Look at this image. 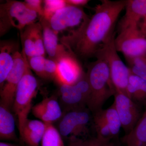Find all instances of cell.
Here are the masks:
<instances>
[{"label": "cell", "instance_id": "13", "mask_svg": "<svg viewBox=\"0 0 146 146\" xmlns=\"http://www.w3.org/2000/svg\"><path fill=\"white\" fill-rule=\"evenodd\" d=\"M39 22L42 25L43 30L45 50L50 59L57 63L63 58L74 55L60 43L58 36V33L52 29L48 21L41 18Z\"/></svg>", "mask_w": 146, "mask_h": 146}, {"label": "cell", "instance_id": "19", "mask_svg": "<svg viewBox=\"0 0 146 146\" xmlns=\"http://www.w3.org/2000/svg\"><path fill=\"white\" fill-rule=\"evenodd\" d=\"M122 142L127 146H146V108L133 129L123 137Z\"/></svg>", "mask_w": 146, "mask_h": 146}, {"label": "cell", "instance_id": "26", "mask_svg": "<svg viewBox=\"0 0 146 146\" xmlns=\"http://www.w3.org/2000/svg\"><path fill=\"white\" fill-rule=\"evenodd\" d=\"M33 31L36 56L45 57L46 52L44 45L43 30L42 25L39 21L33 24Z\"/></svg>", "mask_w": 146, "mask_h": 146}, {"label": "cell", "instance_id": "33", "mask_svg": "<svg viewBox=\"0 0 146 146\" xmlns=\"http://www.w3.org/2000/svg\"><path fill=\"white\" fill-rule=\"evenodd\" d=\"M0 146H16L13 144L9 143H5V142H1L0 143Z\"/></svg>", "mask_w": 146, "mask_h": 146}, {"label": "cell", "instance_id": "15", "mask_svg": "<svg viewBox=\"0 0 146 146\" xmlns=\"http://www.w3.org/2000/svg\"><path fill=\"white\" fill-rule=\"evenodd\" d=\"M124 16L120 21L119 29L139 25L146 17V0L126 1Z\"/></svg>", "mask_w": 146, "mask_h": 146}, {"label": "cell", "instance_id": "31", "mask_svg": "<svg viewBox=\"0 0 146 146\" xmlns=\"http://www.w3.org/2000/svg\"><path fill=\"white\" fill-rule=\"evenodd\" d=\"M66 4L69 5L80 7L86 5L89 1L88 0H65Z\"/></svg>", "mask_w": 146, "mask_h": 146}, {"label": "cell", "instance_id": "22", "mask_svg": "<svg viewBox=\"0 0 146 146\" xmlns=\"http://www.w3.org/2000/svg\"><path fill=\"white\" fill-rule=\"evenodd\" d=\"M21 39L23 46V50L27 58L36 56L35 43L33 31V24L29 25L21 30Z\"/></svg>", "mask_w": 146, "mask_h": 146}, {"label": "cell", "instance_id": "5", "mask_svg": "<svg viewBox=\"0 0 146 146\" xmlns=\"http://www.w3.org/2000/svg\"><path fill=\"white\" fill-rule=\"evenodd\" d=\"M94 128L93 115L88 108L65 112L60 119L58 131L62 137L86 139Z\"/></svg>", "mask_w": 146, "mask_h": 146}, {"label": "cell", "instance_id": "12", "mask_svg": "<svg viewBox=\"0 0 146 146\" xmlns=\"http://www.w3.org/2000/svg\"><path fill=\"white\" fill-rule=\"evenodd\" d=\"M74 55L63 58L57 62L54 79L59 85H73L84 74L82 68Z\"/></svg>", "mask_w": 146, "mask_h": 146}, {"label": "cell", "instance_id": "29", "mask_svg": "<svg viewBox=\"0 0 146 146\" xmlns=\"http://www.w3.org/2000/svg\"><path fill=\"white\" fill-rule=\"evenodd\" d=\"M57 68V63L52 59L46 58L45 60V71L47 79L55 78Z\"/></svg>", "mask_w": 146, "mask_h": 146}, {"label": "cell", "instance_id": "30", "mask_svg": "<svg viewBox=\"0 0 146 146\" xmlns=\"http://www.w3.org/2000/svg\"><path fill=\"white\" fill-rule=\"evenodd\" d=\"M29 8L34 11L40 18L44 16V7L42 6L43 1L41 0H26L24 1Z\"/></svg>", "mask_w": 146, "mask_h": 146}, {"label": "cell", "instance_id": "11", "mask_svg": "<svg viewBox=\"0 0 146 146\" xmlns=\"http://www.w3.org/2000/svg\"><path fill=\"white\" fill-rule=\"evenodd\" d=\"M114 104L126 134L131 132L141 118L137 104L125 94L116 92ZM125 134V135H126Z\"/></svg>", "mask_w": 146, "mask_h": 146}, {"label": "cell", "instance_id": "23", "mask_svg": "<svg viewBox=\"0 0 146 146\" xmlns=\"http://www.w3.org/2000/svg\"><path fill=\"white\" fill-rule=\"evenodd\" d=\"M41 146H65L59 131L52 124H46Z\"/></svg>", "mask_w": 146, "mask_h": 146}, {"label": "cell", "instance_id": "18", "mask_svg": "<svg viewBox=\"0 0 146 146\" xmlns=\"http://www.w3.org/2000/svg\"><path fill=\"white\" fill-rule=\"evenodd\" d=\"M0 139L2 141H17L15 121L10 109L0 104Z\"/></svg>", "mask_w": 146, "mask_h": 146}, {"label": "cell", "instance_id": "16", "mask_svg": "<svg viewBox=\"0 0 146 146\" xmlns=\"http://www.w3.org/2000/svg\"><path fill=\"white\" fill-rule=\"evenodd\" d=\"M17 45L11 41H1L0 44V84L2 87L14 64L13 55Z\"/></svg>", "mask_w": 146, "mask_h": 146}, {"label": "cell", "instance_id": "20", "mask_svg": "<svg viewBox=\"0 0 146 146\" xmlns=\"http://www.w3.org/2000/svg\"><path fill=\"white\" fill-rule=\"evenodd\" d=\"M126 94L136 103H146V81L131 73L129 80Z\"/></svg>", "mask_w": 146, "mask_h": 146}, {"label": "cell", "instance_id": "7", "mask_svg": "<svg viewBox=\"0 0 146 146\" xmlns=\"http://www.w3.org/2000/svg\"><path fill=\"white\" fill-rule=\"evenodd\" d=\"M119 31L115 46L127 60L146 55V36L139 25L119 29Z\"/></svg>", "mask_w": 146, "mask_h": 146}, {"label": "cell", "instance_id": "25", "mask_svg": "<svg viewBox=\"0 0 146 146\" xmlns=\"http://www.w3.org/2000/svg\"><path fill=\"white\" fill-rule=\"evenodd\" d=\"M127 60L131 73L146 81V55Z\"/></svg>", "mask_w": 146, "mask_h": 146}, {"label": "cell", "instance_id": "6", "mask_svg": "<svg viewBox=\"0 0 146 146\" xmlns=\"http://www.w3.org/2000/svg\"><path fill=\"white\" fill-rule=\"evenodd\" d=\"M38 82L33 74L28 62L25 72L16 90L13 108L18 121L19 133L28 120L29 113L32 109V102L36 94Z\"/></svg>", "mask_w": 146, "mask_h": 146}, {"label": "cell", "instance_id": "28", "mask_svg": "<svg viewBox=\"0 0 146 146\" xmlns=\"http://www.w3.org/2000/svg\"><path fill=\"white\" fill-rule=\"evenodd\" d=\"M45 59L44 56H36L27 58V60L30 68L37 76L42 78L47 79L45 71Z\"/></svg>", "mask_w": 146, "mask_h": 146}, {"label": "cell", "instance_id": "10", "mask_svg": "<svg viewBox=\"0 0 146 146\" xmlns=\"http://www.w3.org/2000/svg\"><path fill=\"white\" fill-rule=\"evenodd\" d=\"M89 19L81 7L67 4L56 11L49 21L56 33L68 29L75 31L79 29Z\"/></svg>", "mask_w": 146, "mask_h": 146}, {"label": "cell", "instance_id": "34", "mask_svg": "<svg viewBox=\"0 0 146 146\" xmlns=\"http://www.w3.org/2000/svg\"></svg>", "mask_w": 146, "mask_h": 146}, {"label": "cell", "instance_id": "17", "mask_svg": "<svg viewBox=\"0 0 146 146\" xmlns=\"http://www.w3.org/2000/svg\"><path fill=\"white\" fill-rule=\"evenodd\" d=\"M46 127L42 121L28 119L20 134L28 146H39Z\"/></svg>", "mask_w": 146, "mask_h": 146}, {"label": "cell", "instance_id": "24", "mask_svg": "<svg viewBox=\"0 0 146 146\" xmlns=\"http://www.w3.org/2000/svg\"><path fill=\"white\" fill-rule=\"evenodd\" d=\"M68 146H116L112 141H106L96 136L86 139L71 138L68 140Z\"/></svg>", "mask_w": 146, "mask_h": 146}, {"label": "cell", "instance_id": "21", "mask_svg": "<svg viewBox=\"0 0 146 146\" xmlns=\"http://www.w3.org/2000/svg\"><path fill=\"white\" fill-rule=\"evenodd\" d=\"M109 127L113 138H116L119 133L122 127L120 118L113 104L106 109H102L98 111Z\"/></svg>", "mask_w": 146, "mask_h": 146}, {"label": "cell", "instance_id": "4", "mask_svg": "<svg viewBox=\"0 0 146 146\" xmlns=\"http://www.w3.org/2000/svg\"><path fill=\"white\" fill-rule=\"evenodd\" d=\"M38 16L37 13L29 8L24 2L7 1L0 5L1 36L11 27L22 30L29 25L36 23Z\"/></svg>", "mask_w": 146, "mask_h": 146}, {"label": "cell", "instance_id": "14", "mask_svg": "<svg viewBox=\"0 0 146 146\" xmlns=\"http://www.w3.org/2000/svg\"><path fill=\"white\" fill-rule=\"evenodd\" d=\"M33 114L46 124H52L63 116L60 104L55 97L46 98L33 106Z\"/></svg>", "mask_w": 146, "mask_h": 146}, {"label": "cell", "instance_id": "1", "mask_svg": "<svg viewBox=\"0 0 146 146\" xmlns=\"http://www.w3.org/2000/svg\"><path fill=\"white\" fill-rule=\"evenodd\" d=\"M126 1L103 0L95 13L79 29L68 32L60 37V43L76 56L89 58L98 51L112 35L118 17L125 9Z\"/></svg>", "mask_w": 146, "mask_h": 146}, {"label": "cell", "instance_id": "8", "mask_svg": "<svg viewBox=\"0 0 146 146\" xmlns=\"http://www.w3.org/2000/svg\"><path fill=\"white\" fill-rule=\"evenodd\" d=\"M59 94L61 104L65 112L87 107L91 89L86 73L73 85H60Z\"/></svg>", "mask_w": 146, "mask_h": 146}, {"label": "cell", "instance_id": "3", "mask_svg": "<svg viewBox=\"0 0 146 146\" xmlns=\"http://www.w3.org/2000/svg\"><path fill=\"white\" fill-rule=\"evenodd\" d=\"M115 38L114 33L98 51L95 56L97 58L103 59L107 63L116 92L127 95V88L131 73L129 68L123 62L118 54Z\"/></svg>", "mask_w": 146, "mask_h": 146}, {"label": "cell", "instance_id": "9", "mask_svg": "<svg viewBox=\"0 0 146 146\" xmlns=\"http://www.w3.org/2000/svg\"><path fill=\"white\" fill-rule=\"evenodd\" d=\"M14 64L1 91V103L9 108L13 107L16 90L20 81L23 76L27 58L23 51H17L13 55Z\"/></svg>", "mask_w": 146, "mask_h": 146}, {"label": "cell", "instance_id": "2", "mask_svg": "<svg viewBox=\"0 0 146 146\" xmlns=\"http://www.w3.org/2000/svg\"><path fill=\"white\" fill-rule=\"evenodd\" d=\"M91 95L87 107L92 114L102 109L103 106L116 90L112 84L108 65L101 58L91 63L86 73Z\"/></svg>", "mask_w": 146, "mask_h": 146}, {"label": "cell", "instance_id": "27", "mask_svg": "<svg viewBox=\"0 0 146 146\" xmlns=\"http://www.w3.org/2000/svg\"><path fill=\"white\" fill-rule=\"evenodd\" d=\"M43 3L44 16L42 18L48 22L57 11L67 5L65 0H45Z\"/></svg>", "mask_w": 146, "mask_h": 146}, {"label": "cell", "instance_id": "32", "mask_svg": "<svg viewBox=\"0 0 146 146\" xmlns=\"http://www.w3.org/2000/svg\"><path fill=\"white\" fill-rule=\"evenodd\" d=\"M139 27L141 31L146 35V17L141 21L139 24Z\"/></svg>", "mask_w": 146, "mask_h": 146}]
</instances>
